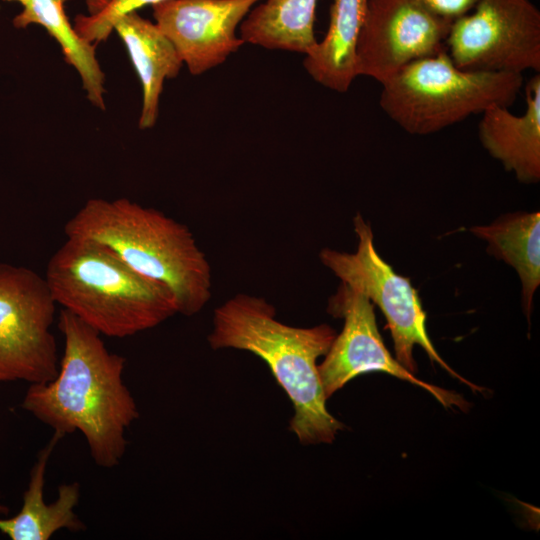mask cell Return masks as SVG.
Wrapping results in <instances>:
<instances>
[{"label":"cell","mask_w":540,"mask_h":540,"mask_svg":"<svg viewBox=\"0 0 540 540\" xmlns=\"http://www.w3.org/2000/svg\"><path fill=\"white\" fill-rule=\"evenodd\" d=\"M58 328L64 352L55 378L32 383L22 407L62 435L79 431L94 462L103 468L123 458L126 429L139 417L123 381L126 359L110 352L101 334L66 309Z\"/></svg>","instance_id":"obj_1"},{"label":"cell","mask_w":540,"mask_h":540,"mask_svg":"<svg viewBox=\"0 0 540 540\" xmlns=\"http://www.w3.org/2000/svg\"><path fill=\"white\" fill-rule=\"evenodd\" d=\"M336 335L328 324H284L265 298L237 293L214 310L207 340L214 350L247 351L268 365L294 409L289 429L301 444L309 445L332 443L344 429L327 409L317 364Z\"/></svg>","instance_id":"obj_2"},{"label":"cell","mask_w":540,"mask_h":540,"mask_svg":"<svg viewBox=\"0 0 540 540\" xmlns=\"http://www.w3.org/2000/svg\"><path fill=\"white\" fill-rule=\"evenodd\" d=\"M66 237L99 242L140 274L167 286L178 313H199L212 295L211 267L190 229L127 198H91L64 226Z\"/></svg>","instance_id":"obj_3"},{"label":"cell","mask_w":540,"mask_h":540,"mask_svg":"<svg viewBox=\"0 0 540 540\" xmlns=\"http://www.w3.org/2000/svg\"><path fill=\"white\" fill-rule=\"evenodd\" d=\"M44 278L56 304L101 335L133 336L178 313L167 286L93 240L67 237L49 259Z\"/></svg>","instance_id":"obj_4"},{"label":"cell","mask_w":540,"mask_h":540,"mask_svg":"<svg viewBox=\"0 0 540 540\" xmlns=\"http://www.w3.org/2000/svg\"><path fill=\"white\" fill-rule=\"evenodd\" d=\"M522 84V74L459 68L445 49L381 83L379 103L407 133L428 135L492 106L509 107Z\"/></svg>","instance_id":"obj_5"},{"label":"cell","mask_w":540,"mask_h":540,"mask_svg":"<svg viewBox=\"0 0 540 540\" xmlns=\"http://www.w3.org/2000/svg\"><path fill=\"white\" fill-rule=\"evenodd\" d=\"M353 225L358 240L356 251L348 253L323 248L319 253L321 263L342 283L362 293L378 306L387 320L395 358L407 370L414 374L417 371L413 350L418 345L432 362L438 363L452 377L481 392V387L471 384L456 373L437 352L427 332V316L418 291L410 278L396 273L381 258L374 244L370 223L357 213Z\"/></svg>","instance_id":"obj_6"},{"label":"cell","mask_w":540,"mask_h":540,"mask_svg":"<svg viewBox=\"0 0 540 540\" xmlns=\"http://www.w3.org/2000/svg\"><path fill=\"white\" fill-rule=\"evenodd\" d=\"M56 305L45 278L0 263V382L56 377L59 358L51 332Z\"/></svg>","instance_id":"obj_7"},{"label":"cell","mask_w":540,"mask_h":540,"mask_svg":"<svg viewBox=\"0 0 540 540\" xmlns=\"http://www.w3.org/2000/svg\"><path fill=\"white\" fill-rule=\"evenodd\" d=\"M445 48L465 70L540 71V11L531 0H478L455 19Z\"/></svg>","instance_id":"obj_8"},{"label":"cell","mask_w":540,"mask_h":540,"mask_svg":"<svg viewBox=\"0 0 540 540\" xmlns=\"http://www.w3.org/2000/svg\"><path fill=\"white\" fill-rule=\"evenodd\" d=\"M327 312L344 320L318 365L327 399L357 376L379 371L427 390L446 408L467 410L460 395L418 379L391 355L378 330L374 305L365 295L341 282L329 298Z\"/></svg>","instance_id":"obj_9"},{"label":"cell","mask_w":540,"mask_h":540,"mask_svg":"<svg viewBox=\"0 0 540 540\" xmlns=\"http://www.w3.org/2000/svg\"><path fill=\"white\" fill-rule=\"evenodd\" d=\"M451 24L418 0H368L357 75L383 83L409 63L445 50Z\"/></svg>","instance_id":"obj_10"},{"label":"cell","mask_w":540,"mask_h":540,"mask_svg":"<svg viewBox=\"0 0 540 540\" xmlns=\"http://www.w3.org/2000/svg\"><path fill=\"white\" fill-rule=\"evenodd\" d=\"M261 0H167L152 6L156 25L192 75L215 68L242 47L238 26Z\"/></svg>","instance_id":"obj_11"},{"label":"cell","mask_w":540,"mask_h":540,"mask_svg":"<svg viewBox=\"0 0 540 540\" xmlns=\"http://www.w3.org/2000/svg\"><path fill=\"white\" fill-rule=\"evenodd\" d=\"M525 112L515 115L509 107L492 106L481 115L478 136L485 150L519 182L540 180V75L525 86Z\"/></svg>","instance_id":"obj_12"},{"label":"cell","mask_w":540,"mask_h":540,"mask_svg":"<svg viewBox=\"0 0 540 540\" xmlns=\"http://www.w3.org/2000/svg\"><path fill=\"white\" fill-rule=\"evenodd\" d=\"M63 437L64 435L54 432L50 441L39 452L30 472L20 511L9 519H0V531L10 539L48 540L61 529L73 532L85 529V524L74 511L80 499L78 482L59 486L58 497L54 502L46 503L44 500L47 463L56 444Z\"/></svg>","instance_id":"obj_13"},{"label":"cell","mask_w":540,"mask_h":540,"mask_svg":"<svg viewBox=\"0 0 540 540\" xmlns=\"http://www.w3.org/2000/svg\"><path fill=\"white\" fill-rule=\"evenodd\" d=\"M113 30L125 44L142 85L139 127L151 128L158 118L164 81L178 75L182 59L156 23L143 18L137 11L119 18Z\"/></svg>","instance_id":"obj_14"},{"label":"cell","mask_w":540,"mask_h":540,"mask_svg":"<svg viewBox=\"0 0 540 540\" xmlns=\"http://www.w3.org/2000/svg\"><path fill=\"white\" fill-rule=\"evenodd\" d=\"M368 0H333L328 30L305 54L303 66L320 85L345 93L358 76L356 51Z\"/></svg>","instance_id":"obj_15"},{"label":"cell","mask_w":540,"mask_h":540,"mask_svg":"<svg viewBox=\"0 0 540 540\" xmlns=\"http://www.w3.org/2000/svg\"><path fill=\"white\" fill-rule=\"evenodd\" d=\"M470 232L486 241L489 255L517 272L523 311L529 319L540 285V212L507 213L488 225L471 227Z\"/></svg>","instance_id":"obj_16"},{"label":"cell","mask_w":540,"mask_h":540,"mask_svg":"<svg viewBox=\"0 0 540 540\" xmlns=\"http://www.w3.org/2000/svg\"><path fill=\"white\" fill-rule=\"evenodd\" d=\"M318 0H265L240 24L245 43L266 49L307 54L317 43L314 34Z\"/></svg>","instance_id":"obj_17"},{"label":"cell","mask_w":540,"mask_h":540,"mask_svg":"<svg viewBox=\"0 0 540 540\" xmlns=\"http://www.w3.org/2000/svg\"><path fill=\"white\" fill-rule=\"evenodd\" d=\"M66 1L28 0L13 24L17 28L31 24L43 26L60 44L66 61L79 73L88 99L103 109L104 74L95 55V45L80 37L68 21L64 10Z\"/></svg>","instance_id":"obj_18"},{"label":"cell","mask_w":540,"mask_h":540,"mask_svg":"<svg viewBox=\"0 0 540 540\" xmlns=\"http://www.w3.org/2000/svg\"><path fill=\"white\" fill-rule=\"evenodd\" d=\"M164 1L167 0H106L89 15H79L74 28L80 37L95 45L107 39L122 16Z\"/></svg>","instance_id":"obj_19"},{"label":"cell","mask_w":540,"mask_h":540,"mask_svg":"<svg viewBox=\"0 0 540 540\" xmlns=\"http://www.w3.org/2000/svg\"><path fill=\"white\" fill-rule=\"evenodd\" d=\"M436 15L454 21L469 13L478 0H418Z\"/></svg>","instance_id":"obj_20"},{"label":"cell","mask_w":540,"mask_h":540,"mask_svg":"<svg viewBox=\"0 0 540 540\" xmlns=\"http://www.w3.org/2000/svg\"><path fill=\"white\" fill-rule=\"evenodd\" d=\"M9 1H18V2H20L22 5H24L28 0H9Z\"/></svg>","instance_id":"obj_21"}]
</instances>
